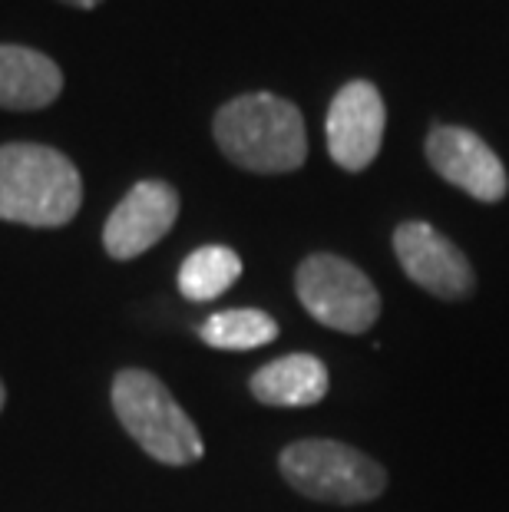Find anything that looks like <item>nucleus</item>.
Segmentation results:
<instances>
[{"label": "nucleus", "instance_id": "1", "mask_svg": "<svg viewBox=\"0 0 509 512\" xmlns=\"http://www.w3.org/2000/svg\"><path fill=\"white\" fill-rule=\"evenodd\" d=\"M212 133L225 159L258 176L295 172L308 159L305 116L275 93L235 96L215 113Z\"/></svg>", "mask_w": 509, "mask_h": 512}, {"label": "nucleus", "instance_id": "2", "mask_svg": "<svg viewBox=\"0 0 509 512\" xmlns=\"http://www.w3.org/2000/svg\"><path fill=\"white\" fill-rule=\"evenodd\" d=\"M83 202L80 169L60 149L40 143L0 146V219L30 228L73 222Z\"/></svg>", "mask_w": 509, "mask_h": 512}, {"label": "nucleus", "instance_id": "3", "mask_svg": "<svg viewBox=\"0 0 509 512\" xmlns=\"http://www.w3.org/2000/svg\"><path fill=\"white\" fill-rule=\"evenodd\" d=\"M113 410L123 430L153 460L166 466H189L202 460L205 446L196 423L149 370H119L113 380Z\"/></svg>", "mask_w": 509, "mask_h": 512}, {"label": "nucleus", "instance_id": "4", "mask_svg": "<svg viewBox=\"0 0 509 512\" xmlns=\"http://www.w3.org/2000/svg\"><path fill=\"white\" fill-rule=\"evenodd\" d=\"M281 476L295 493L331 506L371 503L387 489L384 466L338 440H298L281 450Z\"/></svg>", "mask_w": 509, "mask_h": 512}, {"label": "nucleus", "instance_id": "5", "mask_svg": "<svg viewBox=\"0 0 509 512\" xmlns=\"http://www.w3.org/2000/svg\"><path fill=\"white\" fill-rule=\"evenodd\" d=\"M295 291L311 318L331 331L364 334L381 318V294L374 281L341 255H308L298 265Z\"/></svg>", "mask_w": 509, "mask_h": 512}, {"label": "nucleus", "instance_id": "6", "mask_svg": "<svg viewBox=\"0 0 509 512\" xmlns=\"http://www.w3.org/2000/svg\"><path fill=\"white\" fill-rule=\"evenodd\" d=\"M394 255L414 285L443 301H463L476 288L470 258L430 222H400L394 232Z\"/></svg>", "mask_w": 509, "mask_h": 512}, {"label": "nucleus", "instance_id": "7", "mask_svg": "<svg viewBox=\"0 0 509 512\" xmlns=\"http://www.w3.org/2000/svg\"><path fill=\"white\" fill-rule=\"evenodd\" d=\"M384 96L374 83L351 80L344 83L328 106V152L344 172H364L377 159L384 143Z\"/></svg>", "mask_w": 509, "mask_h": 512}, {"label": "nucleus", "instance_id": "8", "mask_svg": "<svg viewBox=\"0 0 509 512\" xmlns=\"http://www.w3.org/2000/svg\"><path fill=\"white\" fill-rule=\"evenodd\" d=\"M176 219H179V192L169 182L159 179L136 182L103 225L106 255L116 261L139 258L172 232Z\"/></svg>", "mask_w": 509, "mask_h": 512}, {"label": "nucleus", "instance_id": "9", "mask_svg": "<svg viewBox=\"0 0 509 512\" xmlns=\"http://www.w3.org/2000/svg\"><path fill=\"white\" fill-rule=\"evenodd\" d=\"M427 159L440 179L457 185L480 202H500L509 192V176L500 156L473 129L433 126L427 136Z\"/></svg>", "mask_w": 509, "mask_h": 512}, {"label": "nucleus", "instance_id": "10", "mask_svg": "<svg viewBox=\"0 0 509 512\" xmlns=\"http://www.w3.org/2000/svg\"><path fill=\"white\" fill-rule=\"evenodd\" d=\"M63 93V73L47 53L0 43V110H43Z\"/></svg>", "mask_w": 509, "mask_h": 512}, {"label": "nucleus", "instance_id": "11", "mask_svg": "<svg viewBox=\"0 0 509 512\" xmlns=\"http://www.w3.org/2000/svg\"><path fill=\"white\" fill-rule=\"evenodd\" d=\"M328 387V367L314 354H285L252 374V397L265 407H314Z\"/></svg>", "mask_w": 509, "mask_h": 512}, {"label": "nucleus", "instance_id": "12", "mask_svg": "<svg viewBox=\"0 0 509 512\" xmlns=\"http://www.w3.org/2000/svg\"><path fill=\"white\" fill-rule=\"evenodd\" d=\"M242 275V258L229 245H202L179 268V291L189 301H215Z\"/></svg>", "mask_w": 509, "mask_h": 512}, {"label": "nucleus", "instance_id": "13", "mask_svg": "<svg viewBox=\"0 0 509 512\" xmlns=\"http://www.w3.org/2000/svg\"><path fill=\"white\" fill-rule=\"evenodd\" d=\"M202 341L219 351H252V347H265L278 337V324L272 314L258 308H235L219 311L199 328Z\"/></svg>", "mask_w": 509, "mask_h": 512}, {"label": "nucleus", "instance_id": "14", "mask_svg": "<svg viewBox=\"0 0 509 512\" xmlns=\"http://www.w3.org/2000/svg\"><path fill=\"white\" fill-rule=\"evenodd\" d=\"M60 4H67V7H80V10H93V7H100L103 0H60Z\"/></svg>", "mask_w": 509, "mask_h": 512}, {"label": "nucleus", "instance_id": "15", "mask_svg": "<svg viewBox=\"0 0 509 512\" xmlns=\"http://www.w3.org/2000/svg\"><path fill=\"white\" fill-rule=\"evenodd\" d=\"M0 407H4V384H0Z\"/></svg>", "mask_w": 509, "mask_h": 512}]
</instances>
